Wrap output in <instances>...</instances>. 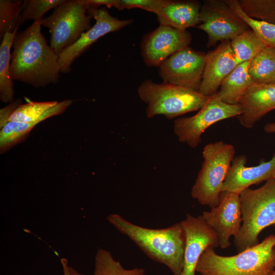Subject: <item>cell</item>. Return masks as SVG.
I'll list each match as a JSON object with an SVG mask.
<instances>
[{
  "label": "cell",
  "instance_id": "6da1fadb",
  "mask_svg": "<svg viewBox=\"0 0 275 275\" xmlns=\"http://www.w3.org/2000/svg\"><path fill=\"white\" fill-rule=\"evenodd\" d=\"M42 19L17 33L10 62L13 80L35 88L57 84L61 73L58 55L41 33Z\"/></svg>",
  "mask_w": 275,
  "mask_h": 275
},
{
  "label": "cell",
  "instance_id": "7a4b0ae2",
  "mask_svg": "<svg viewBox=\"0 0 275 275\" xmlns=\"http://www.w3.org/2000/svg\"><path fill=\"white\" fill-rule=\"evenodd\" d=\"M107 219L149 258L167 266L173 275L181 274L186 242L181 222L166 228L150 229L132 224L118 214L109 215Z\"/></svg>",
  "mask_w": 275,
  "mask_h": 275
},
{
  "label": "cell",
  "instance_id": "3957f363",
  "mask_svg": "<svg viewBox=\"0 0 275 275\" xmlns=\"http://www.w3.org/2000/svg\"><path fill=\"white\" fill-rule=\"evenodd\" d=\"M275 234L238 254L223 256L208 247L201 256L196 271L201 275H270L275 267Z\"/></svg>",
  "mask_w": 275,
  "mask_h": 275
},
{
  "label": "cell",
  "instance_id": "277c9868",
  "mask_svg": "<svg viewBox=\"0 0 275 275\" xmlns=\"http://www.w3.org/2000/svg\"><path fill=\"white\" fill-rule=\"evenodd\" d=\"M239 197L242 225L234 238L238 253L258 244L261 231L275 225V178L268 180L258 188L244 189Z\"/></svg>",
  "mask_w": 275,
  "mask_h": 275
},
{
  "label": "cell",
  "instance_id": "5b68a950",
  "mask_svg": "<svg viewBox=\"0 0 275 275\" xmlns=\"http://www.w3.org/2000/svg\"><path fill=\"white\" fill-rule=\"evenodd\" d=\"M141 100L147 104L146 116L162 115L172 119L199 110L209 100L207 96L192 89L166 83L144 80L138 87Z\"/></svg>",
  "mask_w": 275,
  "mask_h": 275
},
{
  "label": "cell",
  "instance_id": "8992f818",
  "mask_svg": "<svg viewBox=\"0 0 275 275\" xmlns=\"http://www.w3.org/2000/svg\"><path fill=\"white\" fill-rule=\"evenodd\" d=\"M235 153L234 147L223 141L204 147L203 162L191 190V197L200 204L211 208L218 205Z\"/></svg>",
  "mask_w": 275,
  "mask_h": 275
},
{
  "label": "cell",
  "instance_id": "52a82bcc",
  "mask_svg": "<svg viewBox=\"0 0 275 275\" xmlns=\"http://www.w3.org/2000/svg\"><path fill=\"white\" fill-rule=\"evenodd\" d=\"M91 18L79 0H66L50 15L42 19V26L50 33V46L57 55L92 27Z\"/></svg>",
  "mask_w": 275,
  "mask_h": 275
},
{
  "label": "cell",
  "instance_id": "ba28073f",
  "mask_svg": "<svg viewBox=\"0 0 275 275\" xmlns=\"http://www.w3.org/2000/svg\"><path fill=\"white\" fill-rule=\"evenodd\" d=\"M240 113L238 104L224 102L216 92L210 96L209 100L195 115L176 119L174 132L180 142L195 148L201 143L202 134L209 126L225 119L237 117Z\"/></svg>",
  "mask_w": 275,
  "mask_h": 275
},
{
  "label": "cell",
  "instance_id": "9c48e42d",
  "mask_svg": "<svg viewBox=\"0 0 275 275\" xmlns=\"http://www.w3.org/2000/svg\"><path fill=\"white\" fill-rule=\"evenodd\" d=\"M198 29L208 36L207 47L217 42L231 40L250 29L224 1L207 0L203 2L200 12Z\"/></svg>",
  "mask_w": 275,
  "mask_h": 275
},
{
  "label": "cell",
  "instance_id": "30bf717a",
  "mask_svg": "<svg viewBox=\"0 0 275 275\" xmlns=\"http://www.w3.org/2000/svg\"><path fill=\"white\" fill-rule=\"evenodd\" d=\"M206 53L189 46L167 59L159 67L162 82L199 91L202 79Z\"/></svg>",
  "mask_w": 275,
  "mask_h": 275
},
{
  "label": "cell",
  "instance_id": "8fae6325",
  "mask_svg": "<svg viewBox=\"0 0 275 275\" xmlns=\"http://www.w3.org/2000/svg\"><path fill=\"white\" fill-rule=\"evenodd\" d=\"M87 13L95 19V23L89 30L83 33L76 42L65 48L58 55L61 73L69 72L74 61L98 39L130 24L133 21L132 19L120 20L112 16L105 7L90 8L87 10Z\"/></svg>",
  "mask_w": 275,
  "mask_h": 275
},
{
  "label": "cell",
  "instance_id": "7c38bea8",
  "mask_svg": "<svg viewBox=\"0 0 275 275\" xmlns=\"http://www.w3.org/2000/svg\"><path fill=\"white\" fill-rule=\"evenodd\" d=\"M191 35L169 26L159 25L145 35L141 43V54L145 64L158 67L176 52L188 47Z\"/></svg>",
  "mask_w": 275,
  "mask_h": 275
},
{
  "label": "cell",
  "instance_id": "4fadbf2b",
  "mask_svg": "<svg viewBox=\"0 0 275 275\" xmlns=\"http://www.w3.org/2000/svg\"><path fill=\"white\" fill-rule=\"evenodd\" d=\"M201 215L216 233L221 248H228L230 237L237 235L242 225L239 195L223 191L218 205L203 211Z\"/></svg>",
  "mask_w": 275,
  "mask_h": 275
},
{
  "label": "cell",
  "instance_id": "5bb4252c",
  "mask_svg": "<svg viewBox=\"0 0 275 275\" xmlns=\"http://www.w3.org/2000/svg\"><path fill=\"white\" fill-rule=\"evenodd\" d=\"M181 222L185 230L186 242L183 268L180 275H196L201 256L208 247L219 246L218 239L201 215L195 217L187 214Z\"/></svg>",
  "mask_w": 275,
  "mask_h": 275
},
{
  "label": "cell",
  "instance_id": "9a60e30c",
  "mask_svg": "<svg viewBox=\"0 0 275 275\" xmlns=\"http://www.w3.org/2000/svg\"><path fill=\"white\" fill-rule=\"evenodd\" d=\"M238 65L231 40L222 42L215 48L206 53L199 92L207 96L217 92L223 80Z\"/></svg>",
  "mask_w": 275,
  "mask_h": 275
},
{
  "label": "cell",
  "instance_id": "2e32d148",
  "mask_svg": "<svg viewBox=\"0 0 275 275\" xmlns=\"http://www.w3.org/2000/svg\"><path fill=\"white\" fill-rule=\"evenodd\" d=\"M246 157L240 155L234 157L224 181L223 191L239 195L244 189L254 184H258L273 178L275 175V152L268 161L258 165L246 166Z\"/></svg>",
  "mask_w": 275,
  "mask_h": 275
},
{
  "label": "cell",
  "instance_id": "e0dca14e",
  "mask_svg": "<svg viewBox=\"0 0 275 275\" xmlns=\"http://www.w3.org/2000/svg\"><path fill=\"white\" fill-rule=\"evenodd\" d=\"M241 113L237 118L246 128L255 123L270 111L275 109V84H252L240 100Z\"/></svg>",
  "mask_w": 275,
  "mask_h": 275
},
{
  "label": "cell",
  "instance_id": "ac0fdd59",
  "mask_svg": "<svg viewBox=\"0 0 275 275\" xmlns=\"http://www.w3.org/2000/svg\"><path fill=\"white\" fill-rule=\"evenodd\" d=\"M200 2L196 1H170L157 14L160 25L169 26L180 31L200 23Z\"/></svg>",
  "mask_w": 275,
  "mask_h": 275
},
{
  "label": "cell",
  "instance_id": "d6986e66",
  "mask_svg": "<svg viewBox=\"0 0 275 275\" xmlns=\"http://www.w3.org/2000/svg\"><path fill=\"white\" fill-rule=\"evenodd\" d=\"M250 62L238 65L223 80L216 92L222 101L231 105L238 104L253 84L249 70Z\"/></svg>",
  "mask_w": 275,
  "mask_h": 275
},
{
  "label": "cell",
  "instance_id": "ffe728a7",
  "mask_svg": "<svg viewBox=\"0 0 275 275\" xmlns=\"http://www.w3.org/2000/svg\"><path fill=\"white\" fill-rule=\"evenodd\" d=\"M19 26L18 24L13 32L6 33L0 45V99L4 103L14 100L13 80L10 72V51Z\"/></svg>",
  "mask_w": 275,
  "mask_h": 275
},
{
  "label": "cell",
  "instance_id": "44dd1931",
  "mask_svg": "<svg viewBox=\"0 0 275 275\" xmlns=\"http://www.w3.org/2000/svg\"><path fill=\"white\" fill-rule=\"evenodd\" d=\"M249 70L253 84H275V49L265 47L251 61Z\"/></svg>",
  "mask_w": 275,
  "mask_h": 275
},
{
  "label": "cell",
  "instance_id": "7402d4cb",
  "mask_svg": "<svg viewBox=\"0 0 275 275\" xmlns=\"http://www.w3.org/2000/svg\"><path fill=\"white\" fill-rule=\"evenodd\" d=\"M231 43L238 64L251 61L266 47L251 29L234 38Z\"/></svg>",
  "mask_w": 275,
  "mask_h": 275
},
{
  "label": "cell",
  "instance_id": "603a6c76",
  "mask_svg": "<svg viewBox=\"0 0 275 275\" xmlns=\"http://www.w3.org/2000/svg\"><path fill=\"white\" fill-rule=\"evenodd\" d=\"M225 2L246 22L266 47L275 49V24L248 16L240 8L238 0H225Z\"/></svg>",
  "mask_w": 275,
  "mask_h": 275
},
{
  "label": "cell",
  "instance_id": "cb8c5ba5",
  "mask_svg": "<svg viewBox=\"0 0 275 275\" xmlns=\"http://www.w3.org/2000/svg\"><path fill=\"white\" fill-rule=\"evenodd\" d=\"M145 273L141 268L125 269L108 251L98 249L96 252L94 275H144Z\"/></svg>",
  "mask_w": 275,
  "mask_h": 275
},
{
  "label": "cell",
  "instance_id": "d4e9b609",
  "mask_svg": "<svg viewBox=\"0 0 275 275\" xmlns=\"http://www.w3.org/2000/svg\"><path fill=\"white\" fill-rule=\"evenodd\" d=\"M238 2L248 16L275 24V0H238Z\"/></svg>",
  "mask_w": 275,
  "mask_h": 275
},
{
  "label": "cell",
  "instance_id": "484cf974",
  "mask_svg": "<svg viewBox=\"0 0 275 275\" xmlns=\"http://www.w3.org/2000/svg\"><path fill=\"white\" fill-rule=\"evenodd\" d=\"M23 1H0V39L12 33L18 24L22 9Z\"/></svg>",
  "mask_w": 275,
  "mask_h": 275
},
{
  "label": "cell",
  "instance_id": "4316f807",
  "mask_svg": "<svg viewBox=\"0 0 275 275\" xmlns=\"http://www.w3.org/2000/svg\"><path fill=\"white\" fill-rule=\"evenodd\" d=\"M66 0H24L22 9L19 17V25L30 20L41 19L43 16L51 9H55Z\"/></svg>",
  "mask_w": 275,
  "mask_h": 275
},
{
  "label": "cell",
  "instance_id": "83f0119b",
  "mask_svg": "<svg viewBox=\"0 0 275 275\" xmlns=\"http://www.w3.org/2000/svg\"><path fill=\"white\" fill-rule=\"evenodd\" d=\"M170 2V0H120L119 10L140 8L156 15Z\"/></svg>",
  "mask_w": 275,
  "mask_h": 275
},
{
  "label": "cell",
  "instance_id": "f1b7e54d",
  "mask_svg": "<svg viewBox=\"0 0 275 275\" xmlns=\"http://www.w3.org/2000/svg\"><path fill=\"white\" fill-rule=\"evenodd\" d=\"M79 1L85 6L87 10L90 8H99L100 6L114 7L118 10L120 8V0H79Z\"/></svg>",
  "mask_w": 275,
  "mask_h": 275
},
{
  "label": "cell",
  "instance_id": "f546056e",
  "mask_svg": "<svg viewBox=\"0 0 275 275\" xmlns=\"http://www.w3.org/2000/svg\"><path fill=\"white\" fill-rule=\"evenodd\" d=\"M20 104L19 100H17L1 109V128L8 122L10 115Z\"/></svg>",
  "mask_w": 275,
  "mask_h": 275
},
{
  "label": "cell",
  "instance_id": "4dcf8cb0",
  "mask_svg": "<svg viewBox=\"0 0 275 275\" xmlns=\"http://www.w3.org/2000/svg\"><path fill=\"white\" fill-rule=\"evenodd\" d=\"M61 261L63 266L64 275H83L77 272L72 267L68 266L66 259L63 258Z\"/></svg>",
  "mask_w": 275,
  "mask_h": 275
},
{
  "label": "cell",
  "instance_id": "1f68e13d",
  "mask_svg": "<svg viewBox=\"0 0 275 275\" xmlns=\"http://www.w3.org/2000/svg\"><path fill=\"white\" fill-rule=\"evenodd\" d=\"M264 130L268 133H275V122L266 124L264 127Z\"/></svg>",
  "mask_w": 275,
  "mask_h": 275
},
{
  "label": "cell",
  "instance_id": "d6a6232c",
  "mask_svg": "<svg viewBox=\"0 0 275 275\" xmlns=\"http://www.w3.org/2000/svg\"><path fill=\"white\" fill-rule=\"evenodd\" d=\"M270 275H275V267L273 269V270L272 272H271V273L270 274Z\"/></svg>",
  "mask_w": 275,
  "mask_h": 275
},
{
  "label": "cell",
  "instance_id": "836d02e7",
  "mask_svg": "<svg viewBox=\"0 0 275 275\" xmlns=\"http://www.w3.org/2000/svg\"><path fill=\"white\" fill-rule=\"evenodd\" d=\"M273 178H275V175H274V176Z\"/></svg>",
  "mask_w": 275,
  "mask_h": 275
},
{
  "label": "cell",
  "instance_id": "e575fe53",
  "mask_svg": "<svg viewBox=\"0 0 275 275\" xmlns=\"http://www.w3.org/2000/svg\"><path fill=\"white\" fill-rule=\"evenodd\" d=\"M274 228H275V225L274 226ZM274 249H275V247H274Z\"/></svg>",
  "mask_w": 275,
  "mask_h": 275
}]
</instances>
